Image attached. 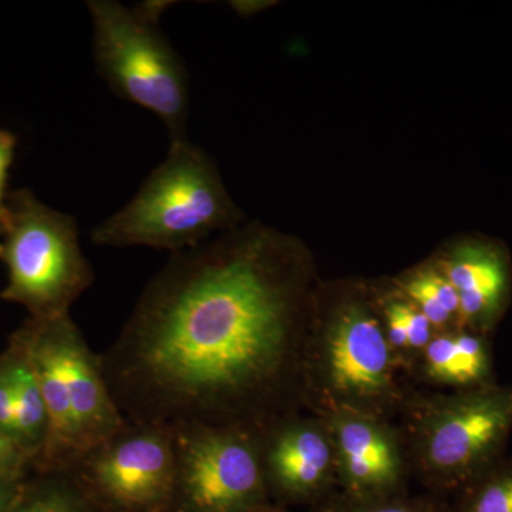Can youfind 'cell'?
Masks as SVG:
<instances>
[{"label":"cell","mask_w":512,"mask_h":512,"mask_svg":"<svg viewBox=\"0 0 512 512\" xmlns=\"http://www.w3.org/2000/svg\"><path fill=\"white\" fill-rule=\"evenodd\" d=\"M22 481L0 480V512H9Z\"/></svg>","instance_id":"obj_26"},{"label":"cell","mask_w":512,"mask_h":512,"mask_svg":"<svg viewBox=\"0 0 512 512\" xmlns=\"http://www.w3.org/2000/svg\"><path fill=\"white\" fill-rule=\"evenodd\" d=\"M0 434L8 437L19 447L15 400H13V387L10 382L8 359H6L5 352L0 355Z\"/></svg>","instance_id":"obj_19"},{"label":"cell","mask_w":512,"mask_h":512,"mask_svg":"<svg viewBox=\"0 0 512 512\" xmlns=\"http://www.w3.org/2000/svg\"><path fill=\"white\" fill-rule=\"evenodd\" d=\"M168 3L127 8L116 0H90L97 70L120 99L163 121L171 141L185 138L190 82L185 64L158 25Z\"/></svg>","instance_id":"obj_4"},{"label":"cell","mask_w":512,"mask_h":512,"mask_svg":"<svg viewBox=\"0 0 512 512\" xmlns=\"http://www.w3.org/2000/svg\"><path fill=\"white\" fill-rule=\"evenodd\" d=\"M338 443L352 497H386L399 476V466L383 431L369 421L345 420L338 426Z\"/></svg>","instance_id":"obj_12"},{"label":"cell","mask_w":512,"mask_h":512,"mask_svg":"<svg viewBox=\"0 0 512 512\" xmlns=\"http://www.w3.org/2000/svg\"><path fill=\"white\" fill-rule=\"evenodd\" d=\"M458 512H512V467L474 484Z\"/></svg>","instance_id":"obj_15"},{"label":"cell","mask_w":512,"mask_h":512,"mask_svg":"<svg viewBox=\"0 0 512 512\" xmlns=\"http://www.w3.org/2000/svg\"><path fill=\"white\" fill-rule=\"evenodd\" d=\"M0 261L8 271L0 298L23 306L30 318L69 315L94 281L76 220L47 207L30 190L9 192Z\"/></svg>","instance_id":"obj_5"},{"label":"cell","mask_w":512,"mask_h":512,"mask_svg":"<svg viewBox=\"0 0 512 512\" xmlns=\"http://www.w3.org/2000/svg\"><path fill=\"white\" fill-rule=\"evenodd\" d=\"M32 473L30 461L8 437L0 434V480L23 481Z\"/></svg>","instance_id":"obj_21"},{"label":"cell","mask_w":512,"mask_h":512,"mask_svg":"<svg viewBox=\"0 0 512 512\" xmlns=\"http://www.w3.org/2000/svg\"><path fill=\"white\" fill-rule=\"evenodd\" d=\"M8 359L10 382L15 400L16 430L20 450L35 468L45 451L49 437V414L45 397L28 353L15 339L10 338L5 350Z\"/></svg>","instance_id":"obj_13"},{"label":"cell","mask_w":512,"mask_h":512,"mask_svg":"<svg viewBox=\"0 0 512 512\" xmlns=\"http://www.w3.org/2000/svg\"><path fill=\"white\" fill-rule=\"evenodd\" d=\"M259 436L269 497L303 500L318 493L330 467L325 437L308 426L279 424Z\"/></svg>","instance_id":"obj_10"},{"label":"cell","mask_w":512,"mask_h":512,"mask_svg":"<svg viewBox=\"0 0 512 512\" xmlns=\"http://www.w3.org/2000/svg\"><path fill=\"white\" fill-rule=\"evenodd\" d=\"M458 359L463 370L466 384L477 382L487 373V353L481 339L476 336L461 333L454 336Z\"/></svg>","instance_id":"obj_18"},{"label":"cell","mask_w":512,"mask_h":512,"mask_svg":"<svg viewBox=\"0 0 512 512\" xmlns=\"http://www.w3.org/2000/svg\"><path fill=\"white\" fill-rule=\"evenodd\" d=\"M394 311L402 319L407 333V342L412 348H423L430 342V320L420 311L406 305H393Z\"/></svg>","instance_id":"obj_23"},{"label":"cell","mask_w":512,"mask_h":512,"mask_svg":"<svg viewBox=\"0 0 512 512\" xmlns=\"http://www.w3.org/2000/svg\"><path fill=\"white\" fill-rule=\"evenodd\" d=\"M264 234L171 255L106 352L101 372L131 423L261 436L293 356L291 289Z\"/></svg>","instance_id":"obj_1"},{"label":"cell","mask_w":512,"mask_h":512,"mask_svg":"<svg viewBox=\"0 0 512 512\" xmlns=\"http://www.w3.org/2000/svg\"><path fill=\"white\" fill-rule=\"evenodd\" d=\"M234 217L220 175L187 138L171 141L163 163L123 210L93 229L99 247H148L171 255L204 244Z\"/></svg>","instance_id":"obj_3"},{"label":"cell","mask_w":512,"mask_h":512,"mask_svg":"<svg viewBox=\"0 0 512 512\" xmlns=\"http://www.w3.org/2000/svg\"><path fill=\"white\" fill-rule=\"evenodd\" d=\"M16 146V137L8 130H0V225L3 228L8 220V180L15 160Z\"/></svg>","instance_id":"obj_22"},{"label":"cell","mask_w":512,"mask_h":512,"mask_svg":"<svg viewBox=\"0 0 512 512\" xmlns=\"http://www.w3.org/2000/svg\"><path fill=\"white\" fill-rule=\"evenodd\" d=\"M3 237V227L2 225H0V239H2Z\"/></svg>","instance_id":"obj_28"},{"label":"cell","mask_w":512,"mask_h":512,"mask_svg":"<svg viewBox=\"0 0 512 512\" xmlns=\"http://www.w3.org/2000/svg\"><path fill=\"white\" fill-rule=\"evenodd\" d=\"M333 386L350 396H373L389 383V345L379 323L359 308L340 313L326 345Z\"/></svg>","instance_id":"obj_9"},{"label":"cell","mask_w":512,"mask_h":512,"mask_svg":"<svg viewBox=\"0 0 512 512\" xmlns=\"http://www.w3.org/2000/svg\"><path fill=\"white\" fill-rule=\"evenodd\" d=\"M66 473L99 512H167L175 476L173 426L127 421Z\"/></svg>","instance_id":"obj_7"},{"label":"cell","mask_w":512,"mask_h":512,"mask_svg":"<svg viewBox=\"0 0 512 512\" xmlns=\"http://www.w3.org/2000/svg\"><path fill=\"white\" fill-rule=\"evenodd\" d=\"M12 338L35 367L49 414V437L33 471H69L126 426L82 330L69 315L29 318Z\"/></svg>","instance_id":"obj_2"},{"label":"cell","mask_w":512,"mask_h":512,"mask_svg":"<svg viewBox=\"0 0 512 512\" xmlns=\"http://www.w3.org/2000/svg\"><path fill=\"white\" fill-rule=\"evenodd\" d=\"M406 291L412 296L414 301L419 303L421 308L420 312L430 320L431 325H444V323H447L448 319L453 316L446 308H443L436 299L431 298L426 292L420 291L416 286L409 284L407 285Z\"/></svg>","instance_id":"obj_24"},{"label":"cell","mask_w":512,"mask_h":512,"mask_svg":"<svg viewBox=\"0 0 512 512\" xmlns=\"http://www.w3.org/2000/svg\"><path fill=\"white\" fill-rule=\"evenodd\" d=\"M444 276L460 296L458 316L463 322L488 325L500 312L507 293V265L490 245L457 248L444 266Z\"/></svg>","instance_id":"obj_11"},{"label":"cell","mask_w":512,"mask_h":512,"mask_svg":"<svg viewBox=\"0 0 512 512\" xmlns=\"http://www.w3.org/2000/svg\"><path fill=\"white\" fill-rule=\"evenodd\" d=\"M175 476L167 512H268L258 434L200 424L173 426Z\"/></svg>","instance_id":"obj_6"},{"label":"cell","mask_w":512,"mask_h":512,"mask_svg":"<svg viewBox=\"0 0 512 512\" xmlns=\"http://www.w3.org/2000/svg\"><path fill=\"white\" fill-rule=\"evenodd\" d=\"M410 285L416 286L420 291L426 292L431 298L436 299L451 315L454 313L458 315L460 296L446 276L437 274V272H423V274L417 275Z\"/></svg>","instance_id":"obj_20"},{"label":"cell","mask_w":512,"mask_h":512,"mask_svg":"<svg viewBox=\"0 0 512 512\" xmlns=\"http://www.w3.org/2000/svg\"><path fill=\"white\" fill-rule=\"evenodd\" d=\"M387 318H389L390 342H392L396 348L409 346V342H407L406 329H404L402 319H400L397 312L394 311L393 305L390 306L389 311H387Z\"/></svg>","instance_id":"obj_25"},{"label":"cell","mask_w":512,"mask_h":512,"mask_svg":"<svg viewBox=\"0 0 512 512\" xmlns=\"http://www.w3.org/2000/svg\"><path fill=\"white\" fill-rule=\"evenodd\" d=\"M427 365L430 375L441 382L466 384L454 336H441L429 343Z\"/></svg>","instance_id":"obj_16"},{"label":"cell","mask_w":512,"mask_h":512,"mask_svg":"<svg viewBox=\"0 0 512 512\" xmlns=\"http://www.w3.org/2000/svg\"><path fill=\"white\" fill-rule=\"evenodd\" d=\"M512 427V389L461 397L436 414L426 440L430 467L443 477L470 478Z\"/></svg>","instance_id":"obj_8"},{"label":"cell","mask_w":512,"mask_h":512,"mask_svg":"<svg viewBox=\"0 0 512 512\" xmlns=\"http://www.w3.org/2000/svg\"><path fill=\"white\" fill-rule=\"evenodd\" d=\"M9 512H99L66 471H32Z\"/></svg>","instance_id":"obj_14"},{"label":"cell","mask_w":512,"mask_h":512,"mask_svg":"<svg viewBox=\"0 0 512 512\" xmlns=\"http://www.w3.org/2000/svg\"><path fill=\"white\" fill-rule=\"evenodd\" d=\"M268 512H285L284 510H282V508H279V507H272L271 510H269Z\"/></svg>","instance_id":"obj_27"},{"label":"cell","mask_w":512,"mask_h":512,"mask_svg":"<svg viewBox=\"0 0 512 512\" xmlns=\"http://www.w3.org/2000/svg\"><path fill=\"white\" fill-rule=\"evenodd\" d=\"M323 512H439L433 505L423 501L402 500V498L350 497L342 504L330 505Z\"/></svg>","instance_id":"obj_17"}]
</instances>
